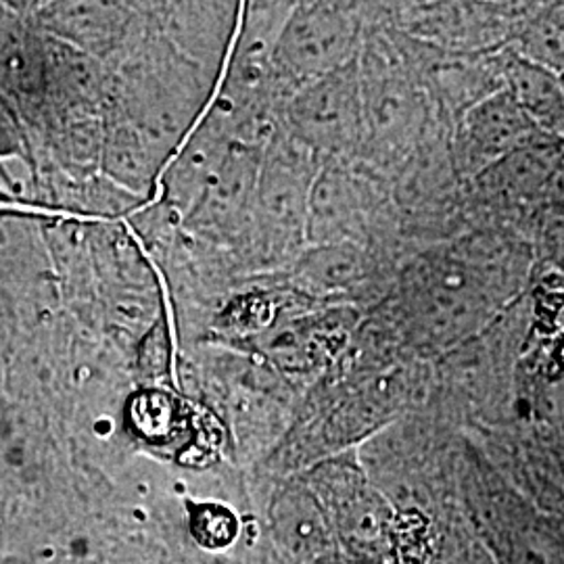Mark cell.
<instances>
[{"label": "cell", "instance_id": "obj_11", "mask_svg": "<svg viewBox=\"0 0 564 564\" xmlns=\"http://www.w3.org/2000/svg\"><path fill=\"white\" fill-rule=\"evenodd\" d=\"M554 205H564V153L554 167V174L550 178L547 193H545V207H554Z\"/></svg>", "mask_w": 564, "mask_h": 564}, {"label": "cell", "instance_id": "obj_6", "mask_svg": "<svg viewBox=\"0 0 564 564\" xmlns=\"http://www.w3.org/2000/svg\"><path fill=\"white\" fill-rule=\"evenodd\" d=\"M538 134L542 132L502 90L468 109L454 126L449 144L456 172L464 182H470Z\"/></svg>", "mask_w": 564, "mask_h": 564}, {"label": "cell", "instance_id": "obj_10", "mask_svg": "<svg viewBox=\"0 0 564 564\" xmlns=\"http://www.w3.org/2000/svg\"><path fill=\"white\" fill-rule=\"evenodd\" d=\"M188 508L191 531L203 547L220 550L235 542L239 524L228 508L220 505H188Z\"/></svg>", "mask_w": 564, "mask_h": 564}, {"label": "cell", "instance_id": "obj_8", "mask_svg": "<svg viewBox=\"0 0 564 564\" xmlns=\"http://www.w3.org/2000/svg\"><path fill=\"white\" fill-rule=\"evenodd\" d=\"M505 51L563 76L564 0L535 2Z\"/></svg>", "mask_w": 564, "mask_h": 564}, {"label": "cell", "instance_id": "obj_7", "mask_svg": "<svg viewBox=\"0 0 564 564\" xmlns=\"http://www.w3.org/2000/svg\"><path fill=\"white\" fill-rule=\"evenodd\" d=\"M505 90L538 132L564 141V82L558 74L505 51Z\"/></svg>", "mask_w": 564, "mask_h": 564}, {"label": "cell", "instance_id": "obj_2", "mask_svg": "<svg viewBox=\"0 0 564 564\" xmlns=\"http://www.w3.org/2000/svg\"><path fill=\"white\" fill-rule=\"evenodd\" d=\"M563 153L564 141L538 134L466 182L468 228H508L531 241L533 224L544 212L547 184Z\"/></svg>", "mask_w": 564, "mask_h": 564}, {"label": "cell", "instance_id": "obj_12", "mask_svg": "<svg viewBox=\"0 0 564 564\" xmlns=\"http://www.w3.org/2000/svg\"><path fill=\"white\" fill-rule=\"evenodd\" d=\"M561 78H563V82H564V74H563V76H561Z\"/></svg>", "mask_w": 564, "mask_h": 564}, {"label": "cell", "instance_id": "obj_3", "mask_svg": "<svg viewBox=\"0 0 564 564\" xmlns=\"http://www.w3.org/2000/svg\"><path fill=\"white\" fill-rule=\"evenodd\" d=\"M535 2H384L387 21L416 41L456 53H500Z\"/></svg>", "mask_w": 564, "mask_h": 564}, {"label": "cell", "instance_id": "obj_9", "mask_svg": "<svg viewBox=\"0 0 564 564\" xmlns=\"http://www.w3.org/2000/svg\"><path fill=\"white\" fill-rule=\"evenodd\" d=\"M535 270L556 274L564 281V205L544 207L531 230Z\"/></svg>", "mask_w": 564, "mask_h": 564}, {"label": "cell", "instance_id": "obj_1", "mask_svg": "<svg viewBox=\"0 0 564 564\" xmlns=\"http://www.w3.org/2000/svg\"><path fill=\"white\" fill-rule=\"evenodd\" d=\"M531 241L508 228H468L408 258L389 293L403 339L431 360L481 335L529 291Z\"/></svg>", "mask_w": 564, "mask_h": 564}, {"label": "cell", "instance_id": "obj_4", "mask_svg": "<svg viewBox=\"0 0 564 564\" xmlns=\"http://www.w3.org/2000/svg\"><path fill=\"white\" fill-rule=\"evenodd\" d=\"M321 494L345 547L362 564L395 563V540L389 506L362 470L349 460H330L314 470Z\"/></svg>", "mask_w": 564, "mask_h": 564}, {"label": "cell", "instance_id": "obj_5", "mask_svg": "<svg viewBox=\"0 0 564 564\" xmlns=\"http://www.w3.org/2000/svg\"><path fill=\"white\" fill-rule=\"evenodd\" d=\"M403 42L414 76L421 82L437 118L447 123L449 130H454L468 109L505 90V51L456 53L408 34H403Z\"/></svg>", "mask_w": 564, "mask_h": 564}]
</instances>
